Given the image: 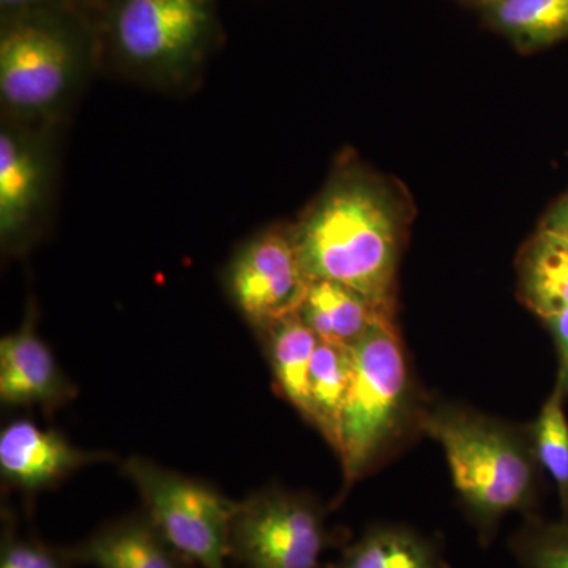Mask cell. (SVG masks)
<instances>
[{
  "label": "cell",
  "instance_id": "cell-14",
  "mask_svg": "<svg viewBox=\"0 0 568 568\" xmlns=\"http://www.w3.org/2000/svg\"><path fill=\"white\" fill-rule=\"evenodd\" d=\"M257 336L263 342L276 390L310 422V368L320 339L301 313L284 317Z\"/></svg>",
  "mask_w": 568,
  "mask_h": 568
},
{
  "label": "cell",
  "instance_id": "cell-13",
  "mask_svg": "<svg viewBox=\"0 0 568 568\" xmlns=\"http://www.w3.org/2000/svg\"><path fill=\"white\" fill-rule=\"evenodd\" d=\"M331 568H452L436 538L405 525L369 526Z\"/></svg>",
  "mask_w": 568,
  "mask_h": 568
},
{
  "label": "cell",
  "instance_id": "cell-18",
  "mask_svg": "<svg viewBox=\"0 0 568 568\" xmlns=\"http://www.w3.org/2000/svg\"><path fill=\"white\" fill-rule=\"evenodd\" d=\"M351 377L349 347L320 339L310 368V424L320 429L335 452Z\"/></svg>",
  "mask_w": 568,
  "mask_h": 568
},
{
  "label": "cell",
  "instance_id": "cell-17",
  "mask_svg": "<svg viewBox=\"0 0 568 568\" xmlns=\"http://www.w3.org/2000/svg\"><path fill=\"white\" fill-rule=\"evenodd\" d=\"M480 9L519 50H540L568 39V0H488Z\"/></svg>",
  "mask_w": 568,
  "mask_h": 568
},
{
  "label": "cell",
  "instance_id": "cell-8",
  "mask_svg": "<svg viewBox=\"0 0 568 568\" xmlns=\"http://www.w3.org/2000/svg\"><path fill=\"white\" fill-rule=\"evenodd\" d=\"M52 132L2 118L0 126V245L22 256L47 226L54 189Z\"/></svg>",
  "mask_w": 568,
  "mask_h": 568
},
{
  "label": "cell",
  "instance_id": "cell-11",
  "mask_svg": "<svg viewBox=\"0 0 568 568\" xmlns=\"http://www.w3.org/2000/svg\"><path fill=\"white\" fill-rule=\"evenodd\" d=\"M110 454L71 446L55 432L28 418L11 422L0 433V473L10 487L33 496L55 487L81 467L108 462Z\"/></svg>",
  "mask_w": 568,
  "mask_h": 568
},
{
  "label": "cell",
  "instance_id": "cell-15",
  "mask_svg": "<svg viewBox=\"0 0 568 568\" xmlns=\"http://www.w3.org/2000/svg\"><path fill=\"white\" fill-rule=\"evenodd\" d=\"M304 323L321 342L351 347L379 320H392L354 291L332 282H313L301 306Z\"/></svg>",
  "mask_w": 568,
  "mask_h": 568
},
{
  "label": "cell",
  "instance_id": "cell-24",
  "mask_svg": "<svg viewBox=\"0 0 568 568\" xmlns=\"http://www.w3.org/2000/svg\"><path fill=\"white\" fill-rule=\"evenodd\" d=\"M541 230L556 235L568 244V194L547 216Z\"/></svg>",
  "mask_w": 568,
  "mask_h": 568
},
{
  "label": "cell",
  "instance_id": "cell-19",
  "mask_svg": "<svg viewBox=\"0 0 568 568\" xmlns=\"http://www.w3.org/2000/svg\"><path fill=\"white\" fill-rule=\"evenodd\" d=\"M564 396L566 394L556 386L537 420L529 426V435L538 466L555 480L564 519H568V418Z\"/></svg>",
  "mask_w": 568,
  "mask_h": 568
},
{
  "label": "cell",
  "instance_id": "cell-3",
  "mask_svg": "<svg viewBox=\"0 0 568 568\" xmlns=\"http://www.w3.org/2000/svg\"><path fill=\"white\" fill-rule=\"evenodd\" d=\"M99 63L89 11L0 14L2 118L55 129Z\"/></svg>",
  "mask_w": 568,
  "mask_h": 568
},
{
  "label": "cell",
  "instance_id": "cell-10",
  "mask_svg": "<svg viewBox=\"0 0 568 568\" xmlns=\"http://www.w3.org/2000/svg\"><path fill=\"white\" fill-rule=\"evenodd\" d=\"M77 395L78 388L40 338L36 304L29 302L20 327L0 339V399L6 406H39L52 413Z\"/></svg>",
  "mask_w": 568,
  "mask_h": 568
},
{
  "label": "cell",
  "instance_id": "cell-21",
  "mask_svg": "<svg viewBox=\"0 0 568 568\" xmlns=\"http://www.w3.org/2000/svg\"><path fill=\"white\" fill-rule=\"evenodd\" d=\"M73 549L52 547L33 536H20L13 517H3L0 568H74Z\"/></svg>",
  "mask_w": 568,
  "mask_h": 568
},
{
  "label": "cell",
  "instance_id": "cell-2",
  "mask_svg": "<svg viewBox=\"0 0 568 568\" xmlns=\"http://www.w3.org/2000/svg\"><path fill=\"white\" fill-rule=\"evenodd\" d=\"M418 428L440 444L455 489L481 545L507 515L532 517L538 462L529 428H518L448 403L418 407Z\"/></svg>",
  "mask_w": 568,
  "mask_h": 568
},
{
  "label": "cell",
  "instance_id": "cell-6",
  "mask_svg": "<svg viewBox=\"0 0 568 568\" xmlns=\"http://www.w3.org/2000/svg\"><path fill=\"white\" fill-rule=\"evenodd\" d=\"M122 473L140 493L144 514L179 555L200 568H227L237 503L151 459L129 458Z\"/></svg>",
  "mask_w": 568,
  "mask_h": 568
},
{
  "label": "cell",
  "instance_id": "cell-5",
  "mask_svg": "<svg viewBox=\"0 0 568 568\" xmlns=\"http://www.w3.org/2000/svg\"><path fill=\"white\" fill-rule=\"evenodd\" d=\"M353 377L343 407L336 455L345 488L366 476L416 418L413 379L394 320H379L349 347Z\"/></svg>",
  "mask_w": 568,
  "mask_h": 568
},
{
  "label": "cell",
  "instance_id": "cell-4",
  "mask_svg": "<svg viewBox=\"0 0 568 568\" xmlns=\"http://www.w3.org/2000/svg\"><path fill=\"white\" fill-rule=\"evenodd\" d=\"M91 20L99 62L164 91L196 81L220 31L216 0H97Z\"/></svg>",
  "mask_w": 568,
  "mask_h": 568
},
{
  "label": "cell",
  "instance_id": "cell-23",
  "mask_svg": "<svg viewBox=\"0 0 568 568\" xmlns=\"http://www.w3.org/2000/svg\"><path fill=\"white\" fill-rule=\"evenodd\" d=\"M549 332L555 338L556 347L559 353V373L556 386L568 394V308L560 312L559 315L548 317Z\"/></svg>",
  "mask_w": 568,
  "mask_h": 568
},
{
  "label": "cell",
  "instance_id": "cell-16",
  "mask_svg": "<svg viewBox=\"0 0 568 568\" xmlns=\"http://www.w3.org/2000/svg\"><path fill=\"white\" fill-rule=\"evenodd\" d=\"M518 286L523 302L545 321L567 310L568 244L540 230L519 254Z\"/></svg>",
  "mask_w": 568,
  "mask_h": 568
},
{
  "label": "cell",
  "instance_id": "cell-9",
  "mask_svg": "<svg viewBox=\"0 0 568 568\" xmlns=\"http://www.w3.org/2000/svg\"><path fill=\"white\" fill-rule=\"evenodd\" d=\"M310 284L291 227L254 235L224 272L231 301L257 335L301 312Z\"/></svg>",
  "mask_w": 568,
  "mask_h": 568
},
{
  "label": "cell",
  "instance_id": "cell-25",
  "mask_svg": "<svg viewBox=\"0 0 568 568\" xmlns=\"http://www.w3.org/2000/svg\"><path fill=\"white\" fill-rule=\"evenodd\" d=\"M466 2L476 3V6L481 7L485 2H488V0H466Z\"/></svg>",
  "mask_w": 568,
  "mask_h": 568
},
{
  "label": "cell",
  "instance_id": "cell-12",
  "mask_svg": "<svg viewBox=\"0 0 568 568\" xmlns=\"http://www.w3.org/2000/svg\"><path fill=\"white\" fill-rule=\"evenodd\" d=\"M73 549L78 566L95 568H192L145 514L106 523Z\"/></svg>",
  "mask_w": 568,
  "mask_h": 568
},
{
  "label": "cell",
  "instance_id": "cell-7",
  "mask_svg": "<svg viewBox=\"0 0 568 568\" xmlns=\"http://www.w3.org/2000/svg\"><path fill=\"white\" fill-rule=\"evenodd\" d=\"M335 541L323 504L306 493L268 487L235 507L231 558L241 568H320Z\"/></svg>",
  "mask_w": 568,
  "mask_h": 568
},
{
  "label": "cell",
  "instance_id": "cell-22",
  "mask_svg": "<svg viewBox=\"0 0 568 568\" xmlns=\"http://www.w3.org/2000/svg\"><path fill=\"white\" fill-rule=\"evenodd\" d=\"M97 0H0V14L31 10H77L91 13Z\"/></svg>",
  "mask_w": 568,
  "mask_h": 568
},
{
  "label": "cell",
  "instance_id": "cell-20",
  "mask_svg": "<svg viewBox=\"0 0 568 568\" xmlns=\"http://www.w3.org/2000/svg\"><path fill=\"white\" fill-rule=\"evenodd\" d=\"M523 568H568V519L547 521L532 515L508 541Z\"/></svg>",
  "mask_w": 568,
  "mask_h": 568
},
{
  "label": "cell",
  "instance_id": "cell-1",
  "mask_svg": "<svg viewBox=\"0 0 568 568\" xmlns=\"http://www.w3.org/2000/svg\"><path fill=\"white\" fill-rule=\"evenodd\" d=\"M291 230L310 283L342 284L394 320L403 220L383 183L342 171Z\"/></svg>",
  "mask_w": 568,
  "mask_h": 568
}]
</instances>
